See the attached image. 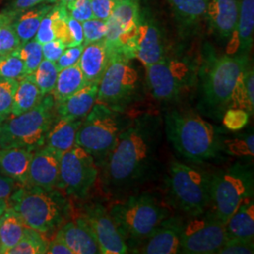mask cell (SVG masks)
Masks as SVG:
<instances>
[{
	"label": "cell",
	"instance_id": "obj_2",
	"mask_svg": "<svg viewBox=\"0 0 254 254\" xmlns=\"http://www.w3.org/2000/svg\"><path fill=\"white\" fill-rule=\"evenodd\" d=\"M249 66V55H218L211 46H205L198 72L200 97L197 109L200 113L221 120L226 109L233 107L236 86Z\"/></svg>",
	"mask_w": 254,
	"mask_h": 254
},
{
	"label": "cell",
	"instance_id": "obj_9",
	"mask_svg": "<svg viewBox=\"0 0 254 254\" xmlns=\"http://www.w3.org/2000/svg\"><path fill=\"white\" fill-rule=\"evenodd\" d=\"M145 68L148 89L159 102H178L198 84L199 64L186 55L167 54Z\"/></svg>",
	"mask_w": 254,
	"mask_h": 254
},
{
	"label": "cell",
	"instance_id": "obj_47",
	"mask_svg": "<svg viewBox=\"0 0 254 254\" xmlns=\"http://www.w3.org/2000/svg\"><path fill=\"white\" fill-rule=\"evenodd\" d=\"M66 46L60 39H55L43 45V57L45 60L56 63L64 53Z\"/></svg>",
	"mask_w": 254,
	"mask_h": 254
},
{
	"label": "cell",
	"instance_id": "obj_23",
	"mask_svg": "<svg viewBox=\"0 0 254 254\" xmlns=\"http://www.w3.org/2000/svg\"><path fill=\"white\" fill-rule=\"evenodd\" d=\"M32 154L23 148L0 149V173L20 184H27Z\"/></svg>",
	"mask_w": 254,
	"mask_h": 254
},
{
	"label": "cell",
	"instance_id": "obj_1",
	"mask_svg": "<svg viewBox=\"0 0 254 254\" xmlns=\"http://www.w3.org/2000/svg\"><path fill=\"white\" fill-rule=\"evenodd\" d=\"M163 131L160 113L144 112L132 118L101 166L102 185L107 194L118 198L129 196L154 179Z\"/></svg>",
	"mask_w": 254,
	"mask_h": 254
},
{
	"label": "cell",
	"instance_id": "obj_18",
	"mask_svg": "<svg viewBox=\"0 0 254 254\" xmlns=\"http://www.w3.org/2000/svg\"><path fill=\"white\" fill-rule=\"evenodd\" d=\"M181 218H172L164 221L152 236H149L133 253L143 254H179Z\"/></svg>",
	"mask_w": 254,
	"mask_h": 254
},
{
	"label": "cell",
	"instance_id": "obj_31",
	"mask_svg": "<svg viewBox=\"0 0 254 254\" xmlns=\"http://www.w3.org/2000/svg\"><path fill=\"white\" fill-rule=\"evenodd\" d=\"M141 9L137 0H117L109 20L123 31L129 32L137 27Z\"/></svg>",
	"mask_w": 254,
	"mask_h": 254
},
{
	"label": "cell",
	"instance_id": "obj_48",
	"mask_svg": "<svg viewBox=\"0 0 254 254\" xmlns=\"http://www.w3.org/2000/svg\"><path fill=\"white\" fill-rule=\"evenodd\" d=\"M66 22H67V27L69 30V37H70V45L68 47L82 45L84 42V34H83L81 22L73 18L69 14L67 16Z\"/></svg>",
	"mask_w": 254,
	"mask_h": 254
},
{
	"label": "cell",
	"instance_id": "obj_42",
	"mask_svg": "<svg viewBox=\"0 0 254 254\" xmlns=\"http://www.w3.org/2000/svg\"><path fill=\"white\" fill-rule=\"evenodd\" d=\"M55 19H56V14H55L54 5H53V7L42 20L40 27L37 30L36 35L34 37V39L41 45H45L46 43L56 39Z\"/></svg>",
	"mask_w": 254,
	"mask_h": 254
},
{
	"label": "cell",
	"instance_id": "obj_30",
	"mask_svg": "<svg viewBox=\"0 0 254 254\" xmlns=\"http://www.w3.org/2000/svg\"><path fill=\"white\" fill-rule=\"evenodd\" d=\"M44 98V95L33 80L31 74L18 80L14 95L11 116H17L33 109Z\"/></svg>",
	"mask_w": 254,
	"mask_h": 254
},
{
	"label": "cell",
	"instance_id": "obj_32",
	"mask_svg": "<svg viewBox=\"0 0 254 254\" xmlns=\"http://www.w3.org/2000/svg\"><path fill=\"white\" fill-rule=\"evenodd\" d=\"M232 108H240L247 110L251 115L254 114V72L251 66L246 69L238 81Z\"/></svg>",
	"mask_w": 254,
	"mask_h": 254
},
{
	"label": "cell",
	"instance_id": "obj_21",
	"mask_svg": "<svg viewBox=\"0 0 254 254\" xmlns=\"http://www.w3.org/2000/svg\"><path fill=\"white\" fill-rule=\"evenodd\" d=\"M98 83H88L67 99L56 104L57 115L70 120H82L87 116L97 100Z\"/></svg>",
	"mask_w": 254,
	"mask_h": 254
},
{
	"label": "cell",
	"instance_id": "obj_12",
	"mask_svg": "<svg viewBox=\"0 0 254 254\" xmlns=\"http://www.w3.org/2000/svg\"><path fill=\"white\" fill-rule=\"evenodd\" d=\"M98 168L90 153L73 146L62 155L58 189L68 197L85 199L97 181Z\"/></svg>",
	"mask_w": 254,
	"mask_h": 254
},
{
	"label": "cell",
	"instance_id": "obj_8",
	"mask_svg": "<svg viewBox=\"0 0 254 254\" xmlns=\"http://www.w3.org/2000/svg\"><path fill=\"white\" fill-rule=\"evenodd\" d=\"M56 117V102L50 93L33 109L2 122L0 149L23 148L35 152L46 145V136Z\"/></svg>",
	"mask_w": 254,
	"mask_h": 254
},
{
	"label": "cell",
	"instance_id": "obj_52",
	"mask_svg": "<svg viewBox=\"0 0 254 254\" xmlns=\"http://www.w3.org/2000/svg\"><path fill=\"white\" fill-rule=\"evenodd\" d=\"M9 206V202L7 200H0V217L4 214V212L7 210Z\"/></svg>",
	"mask_w": 254,
	"mask_h": 254
},
{
	"label": "cell",
	"instance_id": "obj_44",
	"mask_svg": "<svg viewBox=\"0 0 254 254\" xmlns=\"http://www.w3.org/2000/svg\"><path fill=\"white\" fill-rule=\"evenodd\" d=\"M65 5L69 15L81 23L93 18L91 0H73Z\"/></svg>",
	"mask_w": 254,
	"mask_h": 254
},
{
	"label": "cell",
	"instance_id": "obj_10",
	"mask_svg": "<svg viewBox=\"0 0 254 254\" xmlns=\"http://www.w3.org/2000/svg\"><path fill=\"white\" fill-rule=\"evenodd\" d=\"M210 212L224 225L237 208L254 190V168L251 164L237 161L225 169L210 173Z\"/></svg>",
	"mask_w": 254,
	"mask_h": 254
},
{
	"label": "cell",
	"instance_id": "obj_38",
	"mask_svg": "<svg viewBox=\"0 0 254 254\" xmlns=\"http://www.w3.org/2000/svg\"><path fill=\"white\" fill-rule=\"evenodd\" d=\"M26 75L25 64L20 58L12 53L0 55V77L19 80Z\"/></svg>",
	"mask_w": 254,
	"mask_h": 254
},
{
	"label": "cell",
	"instance_id": "obj_33",
	"mask_svg": "<svg viewBox=\"0 0 254 254\" xmlns=\"http://www.w3.org/2000/svg\"><path fill=\"white\" fill-rule=\"evenodd\" d=\"M223 153L233 155L249 161L254 158V131H248L239 134L232 138H225L223 141Z\"/></svg>",
	"mask_w": 254,
	"mask_h": 254
},
{
	"label": "cell",
	"instance_id": "obj_14",
	"mask_svg": "<svg viewBox=\"0 0 254 254\" xmlns=\"http://www.w3.org/2000/svg\"><path fill=\"white\" fill-rule=\"evenodd\" d=\"M82 217L91 229L102 254H125L130 249L109 211L100 203L85 205Z\"/></svg>",
	"mask_w": 254,
	"mask_h": 254
},
{
	"label": "cell",
	"instance_id": "obj_16",
	"mask_svg": "<svg viewBox=\"0 0 254 254\" xmlns=\"http://www.w3.org/2000/svg\"><path fill=\"white\" fill-rule=\"evenodd\" d=\"M62 155V153L46 145L33 152L29 165L27 185L47 190L58 189Z\"/></svg>",
	"mask_w": 254,
	"mask_h": 254
},
{
	"label": "cell",
	"instance_id": "obj_49",
	"mask_svg": "<svg viewBox=\"0 0 254 254\" xmlns=\"http://www.w3.org/2000/svg\"><path fill=\"white\" fill-rule=\"evenodd\" d=\"M17 182L0 173V200H7L18 189Z\"/></svg>",
	"mask_w": 254,
	"mask_h": 254
},
{
	"label": "cell",
	"instance_id": "obj_22",
	"mask_svg": "<svg viewBox=\"0 0 254 254\" xmlns=\"http://www.w3.org/2000/svg\"><path fill=\"white\" fill-rule=\"evenodd\" d=\"M110 60L104 39L84 46L78 66L88 83H98Z\"/></svg>",
	"mask_w": 254,
	"mask_h": 254
},
{
	"label": "cell",
	"instance_id": "obj_28",
	"mask_svg": "<svg viewBox=\"0 0 254 254\" xmlns=\"http://www.w3.org/2000/svg\"><path fill=\"white\" fill-rule=\"evenodd\" d=\"M54 5V4H53ZM52 4L42 3L31 9H27L26 12H21L12 21V26L18 36L21 45L34 39L40 24L46 13L53 7Z\"/></svg>",
	"mask_w": 254,
	"mask_h": 254
},
{
	"label": "cell",
	"instance_id": "obj_20",
	"mask_svg": "<svg viewBox=\"0 0 254 254\" xmlns=\"http://www.w3.org/2000/svg\"><path fill=\"white\" fill-rule=\"evenodd\" d=\"M254 0H240L236 31L228 54L249 55L254 44Z\"/></svg>",
	"mask_w": 254,
	"mask_h": 254
},
{
	"label": "cell",
	"instance_id": "obj_39",
	"mask_svg": "<svg viewBox=\"0 0 254 254\" xmlns=\"http://www.w3.org/2000/svg\"><path fill=\"white\" fill-rule=\"evenodd\" d=\"M251 114L240 108H230L223 113L221 121L224 127L232 132H237L244 129L250 121Z\"/></svg>",
	"mask_w": 254,
	"mask_h": 254
},
{
	"label": "cell",
	"instance_id": "obj_51",
	"mask_svg": "<svg viewBox=\"0 0 254 254\" xmlns=\"http://www.w3.org/2000/svg\"><path fill=\"white\" fill-rule=\"evenodd\" d=\"M46 254H73L71 249L64 243L63 240L55 236L54 239L48 242Z\"/></svg>",
	"mask_w": 254,
	"mask_h": 254
},
{
	"label": "cell",
	"instance_id": "obj_43",
	"mask_svg": "<svg viewBox=\"0 0 254 254\" xmlns=\"http://www.w3.org/2000/svg\"><path fill=\"white\" fill-rule=\"evenodd\" d=\"M254 253V239L228 238L218 254H251Z\"/></svg>",
	"mask_w": 254,
	"mask_h": 254
},
{
	"label": "cell",
	"instance_id": "obj_6",
	"mask_svg": "<svg viewBox=\"0 0 254 254\" xmlns=\"http://www.w3.org/2000/svg\"><path fill=\"white\" fill-rule=\"evenodd\" d=\"M164 184L168 203L183 215L196 217L210 210V173L173 160Z\"/></svg>",
	"mask_w": 254,
	"mask_h": 254
},
{
	"label": "cell",
	"instance_id": "obj_53",
	"mask_svg": "<svg viewBox=\"0 0 254 254\" xmlns=\"http://www.w3.org/2000/svg\"><path fill=\"white\" fill-rule=\"evenodd\" d=\"M71 1H73V0H46V3H48V4H57V3L66 4Z\"/></svg>",
	"mask_w": 254,
	"mask_h": 254
},
{
	"label": "cell",
	"instance_id": "obj_35",
	"mask_svg": "<svg viewBox=\"0 0 254 254\" xmlns=\"http://www.w3.org/2000/svg\"><path fill=\"white\" fill-rule=\"evenodd\" d=\"M59 70L55 63L43 60L31 76L44 96L52 93L56 86Z\"/></svg>",
	"mask_w": 254,
	"mask_h": 254
},
{
	"label": "cell",
	"instance_id": "obj_37",
	"mask_svg": "<svg viewBox=\"0 0 254 254\" xmlns=\"http://www.w3.org/2000/svg\"><path fill=\"white\" fill-rule=\"evenodd\" d=\"M17 86L18 79L0 77V122H4L11 116Z\"/></svg>",
	"mask_w": 254,
	"mask_h": 254
},
{
	"label": "cell",
	"instance_id": "obj_24",
	"mask_svg": "<svg viewBox=\"0 0 254 254\" xmlns=\"http://www.w3.org/2000/svg\"><path fill=\"white\" fill-rule=\"evenodd\" d=\"M82 120L62 118L57 115L46 136V145L64 154L75 145Z\"/></svg>",
	"mask_w": 254,
	"mask_h": 254
},
{
	"label": "cell",
	"instance_id": "obj_5",
	"mask_svg": "<svg viewBox=\"0 0 254 254\" xmlns=\"http://www.w3.org/2000/svg\"><path fill=\"white\" fill-rule=\"evenodd\" d=\"M13 209L27 228L50 234L61 227L71 214V204L64 192L25 184L9 198Z\"/></svg>",
	"mask_w": 254,
	"mask_h": 254
},
{
	"label": "cell",
	"instance_id": "obj_41",
	"mask_svg": "<svg viewBox=\"0 0 254 254\" xmlns=\"http://www.w3.org/2000/svg\"><path fill=\"white\" fill-rule=\"evenodd\" d=\"M21 45L12 22L0 27V55L12 53Z\"/></svg>",
	"mask_w": 254,
	"mask_h": 254
},
{
	"label": "cell",
	"instance_id": "obj_27",
	"mask_svg": "<svg viewBox=\"0 0 254 254\" xmlns=\"http://www.w3.org/2000/svg\"><path fill=\"white\" fill-rule=\"evenodd\" d=\"M183 30L190 31L204 19L208 0H168Z\"/></svg>",
	"mask_w": 254,
	"mask_h": 254
},
{
	"label": "cell",
	"instance_id": "obj_4",
	"mask_svg": "<svg viewBox=\"0 0 254 254\" xmlns=\"http://www.w3.org/2000/svg\"><path fill=\"white\" fill-rule=\"evenodd\" d=\"M109 212L132 253L172 216L169 206L148 192L129 195L115 202Z\"/></svg>",
	"mask_w": 254,
	"mask_h": 254
},
{
	"label": "cell",
	"instance_id": "obj_54",
	"mask_svg": "<svg viewBox=\"0 0 254 254\" xmlns=\"http://www.w3.org/2000/svg\"><path fill=\"white\" fill-rule=\"evenodd\" d=\"M1 124H2V122H0V126H1Z\"/></svg>",
	"mask_w": 254,
	"mask_h": 254
},
{
	"label": "cell",
	"instance_id": "obj_29",
	"mask_svg": "<svg viewBox=\"0 0 254 254\" xmlns=\"http://www.w3.org/2000/svg\"><path fill=\"white\" fill-rule=\"evenodd\" d=\"M87 84L88 82L86 81L78 64H75L59 72L56 86L51 94L56 104H59L81 90Z\"/></svg>",
	"mask_w": 254,
	"mask_h": 254
},
{
	"label": "cell",
	"instance_id": "obj_36",
	"mask_svg": "<svg viewBox=\"0 0 254 254\" xmlns=\"http://www.w3.org/2000/svg\"><path fill=\"white\" fill-rule=\"evenodd\" d=\"M12 54L20 58L25 64L27 75L34 73L38 66L44 60L43 45L37 42L35 39L28 41L20 46L12 52Z\"/></svg>",
	"mask_w": 254,
	"mask_h": 254
},
{
	"label": "cell",
	"instance_id": "obj_40",
	"mask_svg": "<svg viewBox=\"0 0 254 254\" xmlns=\"http://www.w3.org/2000/svg\"><path fill=\"white\" fill-rule=\"evenodd\" d=\"M84 42L83 45H89L103 40L108 31L107 21L91 18L82 23Z\"/></svg>",
	"mask_w": 254,
	"mask_h": 254
},
{
	"label": "cell",
	"instance_id": "obj_3",
	"mask_svg": "<svg viewBox=\"0 0 254 254\" xmlns=\"http://www.w3.org/2000/svg\"><path fill=\"white\" fill-rule=\"evenodd\" d=\"M162 116L167 138L177 153L189 161L203 164L223 153L225 137L222 129L199 114L188 109H171Z\"/></svg>",
	"mask_w": 254,
	"mask_h": 254
},
{
	"label": "cell",
	"instance_id": "obj_45",
	"mask_svg": "<svg viewBox=\"0 0 254 254\" xmlns=\"http://www.w3.org/2000/svg\"><path fill=\"white\" fill-rule=\"evenodd\" d=\"M84 46H85L82 44L79 46H71V47L65 48L64 53L60 57V59L55 63L59 72L64 68H67V67L78 64L82 51L84 49Z\"/></svg>",
	"mask_w": 254,
	"mask_h": 254
},
{
	"label": "cell",
	"instance_id": "obj_50",
	"mask_svg": "<svg viewBox=\"0 0 254 254\" xmlns=\"http://www.w3.org/2000/svg\"><path fill=\"white\" fill-rule=\"evenodd\" d=\"M44 2H46V0H11L9 8L6 10L21 13Z\"/></svg>",
	"mask_w": 254,
	"mask_h": 254
},
{
	"label": "cell",
	"instance_id": "obj_15",
	"mask_svg": "<svg viewBox=\"0 0 254 254\" xmlns=\"http://www.w3.org/2000/svg\"><path fill=\"white\" fill-rule=\"evenodd\" d=\"M167 55L163 34L154 19L141 10L135 37V59L147 67Z\"/></svg>",
	"mask_w": 254,
	"mask_h": 254
},
{
	"label": "cell",
	"instance_id": "obj_7",
	"mask_svg": "<svg viewBox=\"0 0 254 254\" xmlns=\"http://www.w3.org/2000/svg\"><path fill=\"white\" fill-rule=\"evenodd\" d=\"M131 121L132 118L127 116L126 111L96 102L82 121L75 145L90 153L98 167H101Z\"/></svg>",
	"mask_w": 254,
	"mask_h": 254
},
{
	"label": "cell",
	"instance_id": "obj_19",
	"mask_svg": "<svg viewBox=\"0 0 254 254\" xmlns=\"http://www.w3.org/2000/svg\"><path fill=\"white\" fill-rule=\"evenodd\" d=\"M68 246L73 254H100L99 247L83 217L64 223L56 236Z\"/></svg>",
	"mask_w": 254,
	"mask_h": 254
},
{
	"label": "cell",
	"instance_id": "obj_25",
	"mask_svg": "<svg viewBox=\"0 0 254 254\" xmlns=\"http://www.w3.org/2000/svg\"><path fill=\"white\" fill-rule=\"evenodd\" d=\"M228 238L254 239V203L253 199L245 200L228 219L225 224Z\"/></svg>",
	"mask_w": 254,
	"mask_h": 254
},
{
	"label": "cell",
	"instance_id": "obj_13",
	"mask_svg": "<svg viewBox=\"0 0 254 254\" xmlns=\"http://www.w3.org/2000/svg\"><path fill=\"white\" fill-rule=\"evenodd\" d=\"M227 239L225 225L207 211L181 219L179 254H217Z\"/></svg>",
	"mask_w": 254,
	"mask_h": 254
},
{
	"label": "cell",
	"instance_id": "obj_34",
	"mask_svg": "<svg viewBox=\"0 0 254 254\" xmlns=\"http://www.w3.org/2000/svg\"><path fill=\"white\" fill-rule=\"evenodd\" d=\"M48 242L41 233L27 228L26 235L18 244L10 249L7 254H46Z\"/></svg>",
	"mask_w": 254,
	"mask_h": 254
},
{
	"label": "cell",
	"instance_id": "obj_17",
	"mask_svg": "<svg viewBox=\"0 0 254 254\" xmlns=\"http://www.w3.org/2000/svg\"><path fill=\"white\" fill-rule=\"evenodd\" d=\"M240 0H208L205 16L210 29L223 42L232 40L236 31Z\"/></svg>",
	"mask_w": 254,
	"mask_h": 254
},
{
	"label": "cell",
	"instance_id": "obj_46",
	"mask_svg": "<svg viewBox=\"0 0 254 254\" xmlns=\"http://www.w3.org/2000/svg\"><path fill=\"white\" fill-rule=\"evenodd\" d=\"M117 0H91L93 18L108 21L111 16Z\"/></svg>",
	"mask_w": 254,
	"mask_h": 254
},
{
	"label": "cell",
	"instance_id": "obj_11",
	"mask_svg": "<svg viewBox=\"0 0 254 254\" xmlns=\"http://www.w3.org/2000/svg\"><path fill=\"white\" fill-rule=\"evenodd\" d=\"M132 60L110 54L109 65L98 82L97 100L112 109L126 111L140 100V79Z\"/></svg>",
	"mask_w": 254,
	"mask_h": 254
},
{
	"label": "cell",
	"instance_id": "obj_26",
	"mask_svg": "<svg viewBox=\"0 0 254 254\" xmlns=\"http://www.w3.org/2000/svg\"><path fill=\"white\" fill-rule=\"evenodd\" d=\"M27 227L18 214L8 206L0 217V254H8L26 235Z\"/></svg>",
	"mask_w": 254,
	"mask_h": 254
}]
</instances>
